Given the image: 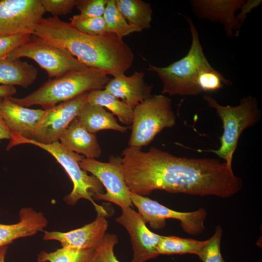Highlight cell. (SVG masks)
<instances>
[{
  "instance_id": "1",
  "label": "cell",
  "mask_w": 262,
  "mask_h": 262,
  "mask_svg": "<svg viewBox=\"0 0 262 262\" xmlns=\"http://www.w3.org/2000/svg\"><path fill=\"white\" fill-rule=\"evenodd\" d=\"M122 156L127 186L131 192L143 196L161 190L228 198L243 186L232 167L217 159L180 157L155 147L144 152L129 146Z\"/></svg>"
},
{
  "instance_id": "2",
  "label": "cell",
  "mask_w": 262,
  "mask_h": 262,
  "mask_svg": "<svg viewBox=\"0 0 262 262\" xmlns=\"http://www.w3.org/2000/svg\"><path fill=\"white\" fill-rule=\"evenodd\" d=\"M44 41L66 49L88 67L115 76L132 66L134 55L131 48L115 34L83 33L53 16L43 18L33 33Z\"/></svg>"
},
{
  "instance_id": "3",
  "label": "cell",
  "mask_w": 262,
  "mask_h": 262,
  "mask_svg": "<svg viewBox=\"0 0 262 262\" xmlns=\"http://www.w3.org/2000/svg\"><path fill=\"white\" fill-rule=\"evenodd\" d=\"M108 75L98 69L87 67L49 80L24 98H9L22 106L38 105L46 109L85 92L103 89L110 80Z\"/></svg>"
},
{
  "instance_id": "4",
  "label": "cell",
  "mask_w": 262,
  "mask_h": 262,
  "mask_svg": "<svg viewBox=\"0 0 262 262\" xmlns=\"http://www.w3.org/2000/svg\"><path fill=\"white\" fill-rule=\"evenodd\" d=\"M192 36V43L187 54L165 67L149 64L148 70L156 73L163 85L162 93L170 96H196L202 92L196 80L200 72L212 67L206 58L198 32L191 19L185 16Z\"/></svg>"
},
{
  "instance_id": "5",
  "label": "cell",
  "mask_w": 262,
  "mask_h": 262,
  "mask_svg": "<svg viewBox=\"0 0 262 262\" xmlns=\"http://www.w3.org/2000/svg\"><path fill=\"white\" fill-rule=\"evenodd\" d=\"M25 144L34 145L47 151L65 170L73 186L70 193L64 198L67 204L74 205L79 200L84 198L93 204L97 213H107L103 207L94 200L95 196L103 193V185L96 177L89 175L81 168L79 163L84 158L82 155L67 149L59 141L41 144L16 134H12L6 149L9 150L14 146Z\"/></svg>"
},
{
  "instance_id": "6",
  "label": "cell",
  "mask_w": 262,
  "mask_h": 262,
  "mask_svg": "<svg viewBox=\"0 0 262 262\" xmlns=\"http://www.w3.org/2000/svg\"><path fill=\"white\" fill-rule=\"evenodd\" d=\"M204 99L210 107L214 108L221 118L223 132L220 137V147L216 150H209L223 159L232 167L233 154L242 132L247 128L253 126L261 119V112L256 99L251 96L242 98L235 106H223L212 97L205 95Z\"/></svg>"
},
{
  "instance_id": "7",
  "label": "cell",
  "mask_w": 262,
  "mask_h": 262,
  "mask_svg": "<svg viewBox=\"0 0 262 262\" xmlns=\"http://www.w3.org/2000/svg\"><path fill=\"white\" fill-rule=\"evenodd\" d=\"M133 111L129 147L141 148L150 144L163 129L176 124L171 100L163 95L152 96L135 106Z\"/></svg>"
},
{
  "instance_id": "8",
  "label": "cell",
  "mask_w": 262,
  "mask_h": 262,
  "mask_svg": "<svg viewBox=\"0 0 262 262\" xmlns=\"http://www.w3.org/2000/svg\"><path fill=\"white\" fill-rule=\"evenodd\" d=\"M6 56L11 59H32L51 78L88 67L66 49L51 45L34 35Z\"/></svg>"
},
{
  "instance_id": "9",
  "label": "cell",
  "mask_w": 262,
  "mask_h": 262,
  "mask_svg": "<svg viewBox=\"0 0 262 262\" xmlns=\"http://www.w3.org/2000/svg\"><path fill=\"white\" fill-rule=\"evenodd\" d=\"M79 165L82 169L96 177L106 191L95 196L94 199L112 202L121 209L132 207L131 192L125 181L121 157L111 156L108 162L83 158Z\"/></svg>"
},
{
  "instance_id": "10",
  "label": "cell",
  "mask_w": 262,
  "mask_h": 262,
  "mask_svg": "<svg viewBox=\"0 0 262 262\" xmlns=\"http://www.w3.org/2000/svg\"><path fill=\"white\" fill-rule=\"evenodd\" d=\"M131 198L132 204L138 209L139 213L145 222L148 223L153 229H163L165 226V220L167 219L179 221L184 231L190 235L200 234L205 229L204 221L207 212L204 209L180 212L168 208L157 201L132 192Z\"/></svg>"
},
{
  "instance_id": "11",
  "label": "cell",
  "mask_w": 262,
  "mask_h": 262,
  "mask_svg": "<svg viewBox=\"0 0 262 262\" xmlns=\"http://www.w3.org/2000/svg\"><path fill=\"white\" fill-rule=\"evenodd\" d=\"M45 13L40 0H0V36L33 35Z\"/></svg>"
},
{
  "instance_id": "12",
  "label": "cell",
  "mask_w": 262,
  "mask_h": 262,
  "mask_svg": "<svg viewBox=\"0 0 262 262\" xmlns=\"http://www.w3.org/2000/svg\"><path fill=\"white\" fill-rule=\"evenodd\" d=\"M89 92L44 109V115L31 139L44 144L59 141L63 132L87 102Z\"/></svg>"
},
{
  "instance_id": "13",
  "label": "cell",
  "mask_w": 262,
  "mask_h": 262,
  "mask_svg": "<svg viewBox=\"0 0 262 262\" xmlns=\"http://www.w3.org/2000/svg\"><path fill=\"white\" fill-rule=\"evenodd\" d=\"M122 209L117 222L129 232L133 251L131 262H145L159 256L157 249L161 235L150 231L141 215L131 207Z\"/></svg>"
},
{
  "instance_id": "14",
  "label": "cell",
  "mask_w": 262,
  "mask_h": 262,
  "mask_svg": "<svg viewBox=\"0 0 262 262\" xmlns=\"http://www.w3.org/2000/svg\"><path fill=\"white\" fill-rule=\"evenodd\" d=\"M106 216L103 213H97L94 221L67 232L44 231L43 239L57 241L62 247L95 249L106 234L108 227Z\"/></svg>"
},
{
  "instance_id": "15",
  "label": "cell",
  "mask_w": 262,
  "mask_h": 262,
  "mask_svg": "<svg viewBox=\"0 0 262 262\" xmlns=\"http://www.w3.org/2000/svg\"><path fill=\"white\" fill-rule=\"evenodd\" d=\"M245 1L242 0H194L191 1V4L199 17L220 22L229 37H237L240 27L237 21L236 12Z\"/></svg>"
},
{
  "instance_id": "16",
  "label": "cell",
  "mask_w": 262,
  "mask_h": 262,
  "mask_svg": "<svg viewBox=\"0 0 262 262\" xmlns=\"http://www.w3.org/2000/svg\"><path fill=\"white\" fill-rule=\"evenodd\" d=\"M142 71H135L129 76L120 73L114 76L103 89L133 109L152 96V85L146 83Z\"/></svg>"
},
{
  "instance_id": "17",
  "label": "cell",
  "mask_w": 262,
  "mask_h": 262,
  "mask_svg": "<svg viewBox=\"0 0 262 262\" xmlns=\"http://www.w3.org/2000/svg\"><path fill=\"white\" fill-rule=\"evenodd\" d=\"M0 110L12 134L31 139L42 118L44 110L33 109L20 105L9 97L2 99Z\"/></svg>"
},
{
  "instance_id": "18",
  "label": "cell",
  "mask_w": 262,
  "mask_h": 262,
  "mask_svg": "<svg viewBox=\"0 0 262 262\" xmlns=\"http://www.w3.org/2000/svg\"><path fill=\"white\" fill-rule=\"evenodd\" d=\"M19 215V221L16 224H0V248L18 238L31 236L44 231L47 225V220L43 214L32 208L21 209Z\"/></svg>"
},
{
  "instance_id": "19",
  "label": "cell",
  "mask_w": 262,
  "mask_h": 262,
  "mask_svg": "<svg viewBox=\"0 0 262 262\" xmlns=\"http://www.w3.org/2000/svg\"><path fill=\"white\" fill-rule=\"evenodd\" d=\"M59 141L67 149L82 154L85 158L95 159L101 154L97 136L89 132L76 118L63 132Z\"/></svg>"
},
{
  "instance_id": "20",
  "label": "cell",
  "mask_w": 262,
  "mask_h": 262,
  "mask_svg": "<svg viewBox=\"0 0 262 262\" xmlns=\"http://www.w3.org/2000/svg\"><path fill=\"white\" fill-rule=\"evenodd\" d=\"M37 75L35 67L26 61L0 57V85L27 88L34 82Z\"/></svg>"
},
{
  "instance_id": "21",
  "label": "cell",
  "mask_w": 262,
  "mask_h": 262,
  "mask_svg": "<svg viewBox=\"0 0 262 262\" xmlns=\"http://www.w3.org/2000/svg\"><path fill=\"white\" fill-rule=\"evenodd\" d=\"M78 120L92 134L104 130H112L122 133L128 127L119 125L114 115L103 107L86 102L76 117Z\"/></svg>"
},
{
  "instance_id": "22",
  "label": "cell",
  "mask_w": 262,
  "mask_h": 262,
  "mask_svg": "<svg viewBox=\"0 0 262 262\" xmlns=\"http://www.w3.org/2000/svg\"><path fill=\"white\" fill-rule=\"evenodd\" d=\"M115 2L129 24L141 31L150 28L152 9L149 3L142 0H115Z\"/></svg>"
},
{
  "instance_id": "23",
  "label": "cell",
  "mask_w": 262,
  "mask_h": 262,
  "mask_svg": "<svg viewBox=\"0 0 262 262\" xmlns=\"http://www.w3.org/2000/svg\"><path fill=\"white\" fill-rule=\"evenodd\" d=\"M87 102L106 108L110 110L113 115L117 116L122 123L126 125H132L133 109L104 89L89 92L87 97Z\"/></svg>"
},
{
  "instance_id": "24",
  "label": "cell",
  "mask_w": 262,
  "mask_h": 262,
  "mask_svg": "<svg viewBox=\"0 0 262 262\" xmlns=\"http://www.w3.org/2000/svg\"><path fill=\"white\" fill-rule=\"evenodd\" d=\"M206 242L207 240L198 241L175 236L161 235L157 251L159 255L191 254L197 256Z\"/></svg>"
},
{
  "instance_id": "25",
  "label": "cell",
  "mask_w": 262,
  "mask_h": 262,
  "mask_svg": "<svg viewBox=\"0 0 262 262\" xmlns=\"http://www.w3.org/2000/svg\"><path fill=\"white\" fill-rule=\"evenodd\" d=\"M37 262H98L95 249H78L62 247L55 251H42Z\"/></svg>"
},
{
  "instance_id": "26",
  "label": "cell",
  "mask_w": 262,
  "mask_h": 262,
  "mask_svg": "<svg viewBox=\"0 0 262 262\" xmlns=\"http://www.w3.org/2000/svg\"><path fill=\"white\" fill-rule=\"evenodd\" d=\"M107 32L121 39L125 36L141 31L128 23L118 10L115 0H108L103 15Z\"/></svg>"
},
{
  "instance_id": "27",
  "label": "cell",
  "mask_w": 262,
  "mask_h": 262,
  "mask_svg": "<svg viewBox=\"0 0 262 262\" xmlns=\"http://www.w3.org/2000/svg\"><path fill=\"white\" fill-rule=\"evenodd\" d=\"M222 236V229L219 225L197 255L203 262H226L220 249Z\"/></svg>"
},
{
  "instance_id": "28",
  "label": "cell",
  "mask_w": 262,
  "mask_h": 262,
  "mask_svg": "<svg viewBox=\"0 0 262 262\" xmlns=\"http://www.w3.org/2000/svg\"><path fill=\"white\" fill-rule=\"evenodd\" d=\"M196 83L202 92L216 91L222 88L224 84H231L229 80L225 79L213 67L200 72L196 80Z\"/></svg>"
},
{
  "instance_id": "29",
  "label": "cell",
  "mask_w": 262,
  "mask_h": 262,
  "mask_svg": "<svg viewBox=\"0 0 262 262\" xmlns=\"http://www.w3.org/2000/svg\"><path fill=\"white\" fill-rule=\"evenodd\" d=\"M70 20L72 26L84 33L95 35L107 33L103 16L83 18L76 15Z\"/></svg>"
},
{
  "instance_id": "30",
  "label": "cell",
  "mask_w": 262,
  "mask_h": 262,
  "mask_svg": "<svg viewBox=\"0 0 262 262\" xmlns=\"http://www.w3.org/2000/svg\"><path fill=\"white\" fill-rule=\"evenodd\" d=\"M108 0H75L76 7L83 18L103 16Z\"/></svg>"
},
{
  "instance_id": "31",
  "label": "cell",
  "mask_w": 262,
  "mask_h": 262,
  "mask_svg": "<svg viewBox=\"0 0 262 262\" xmlns=\"http://www.w3.org/2000/svg\"><path fill=\"white\" fill-rule=\"evenodd\" d=\"M117 237L114 234H106L95 249L98 262H120L115 255L114 248L118 242Z\"/></svg>"
},
{
  "instance_id": "32",
  "label": "cell",
  "mask_w": 262,
  "mask_h": 262,
  "mask_svg": "<svg viewBox=\"0 0 262 262\" xmlns=\"http://www.w3.org/2000/svg\"><path fill=\"white\" fill-rule=\"evenodd\" d=\"M45 12H49L53 16L70 14L75 5V0H40Z\"/></svg>"
},
{
  "instance_id": "33",
  "label": "cell",
  "mask_w": 262,
  "mask_h": 262,
  "mask_svg": "<svg viewBox=\"0 0 262 262\" xmlns=\"http://www.w3.org/2000/svg\"><path fill=\"white\" fill-rule=\"evenodd\" d=\"M31 35L17 34L0 36V57L6 56L26 42Z\"/></svg>"
},
{
  "instance_id": "34",
  "label": "cell",
  "mask_w": 262,
  "mask_h": 262,
  "mask_svg": "<svg viewBox=\"0 0 262 262\" xmlns=\"http://www.w3.org/2000/svg\"><path fill=\"white\" fill-rule=\"evenodd\" d=\"M262 0H247L245 1L241 7V12L236 15V19L240 27L244 22L246 16L253 9L259 6Z\"/></svg>"
},
{
  "instance_id": "35",
  "label": "cell",
  "mask_w": 262,
  "mask_h": 262,
  "mask_svg": "<svg viewBox=\"0 0 262 262\" xmlns=\"http://www.w3.org/2000/svg\"><path fill=\"white\" fill-rule=\"evenodd\" d=\"M3 98H0V104ZM12 133L8 128L0 110V141L3 139L10 140Z\"/></svg>"
},
{
  "instance_id": "36",
  "label": "cell",
  "mask_w": 262,
  "mask_h": 262,
  "mask_svg": "<svg viewBox=\"0 0 262 262\" xmlns=\"http://www.w3.org/2000/svg\"><path fill=\"white\" fill-rule=\"evenodd\" d=\"M16 92L14 86L0 85V98L12 97Z\"/></svg>"
},
{
  "instance_id": "37",
  "label": "cell",
  "mask_w": 262,
  "mask_h": 262,
  "mask_svg": "<svg viewBox=\"0 0 262 262\" xmlns=\"http://www.w3.org/2000/svg\"><path fill=\"white\" fill-rule=\"evenodd\" d=\"M7 250V246H4L0 248V262H4Z\"/></svg>"
}]
</instances>
